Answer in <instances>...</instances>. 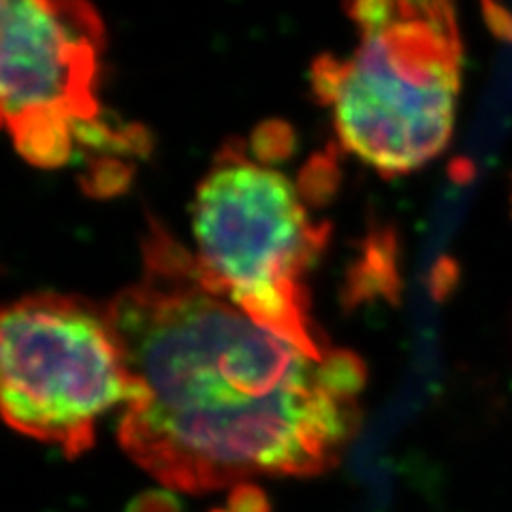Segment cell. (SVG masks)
<instances>
[{
	"instance_id": "52a82bcc",
	"label": "cell",
	"mask_w": 512,
	"mask_h": 512,
	"mask_svg": "<svg viewBox=\"0 0 512 512\" xmlns=\"http://www.w3.org/2000/svg\"><path fill=\"white\" fill-rule=\"evenodd\" d=\"M229 512H271L265 491L254 483H242L231 489Z\"/></svg>"
},
{
	"instance_id": "6da1fadb",
	"label": "cell",
	"mask_w": 512,
	"mask_h": 512,
	"mask_svg": "<svg viewBox=\"0 0 512 512\" xmlns=\"http://www.w3.org/2000/svg\"><path fill=\"white\" fill-rule=\"evenodd\" d=\"M141 254L137 280L105 306L137 382L124 453L186 493L333 468L359 425L361 359L344 348L316 359L261 327L158 222Z\"/></svg>"
},
{
	"instance_id": "3957f363",
	"label": "cell",
	"mask_w": 512,
	"mask_h": 512,
	"mask_svg": "<svg viewBox=\"0 0 512 512\" xmlns=\"http://www.w3.org/2000/svg\"><path fill=\"white\" fill-rule=\"evenodd\" d=\"M190 227L207 284L310 357L329 355L308 288L325 224L312 220L295 182L269 156L229 143L195 190Z\"/></svg>"
},
{
	"instance_id": "7a4b0ae2",
	"label": "cell",
	"mask_w": 512,
	"mask_h": 512,
	"mask_svg": "<svg viewBox=\"0 0 512 512\" xmlns=\"http://www.w3.org/2000/svg\"><path fill=\"white\" fill-rule=\"evenodd\" d=\"M348 56H323L312 84L342 148L395 178L438 158L453 137L463 43L455 0H346Z\"/></svg>"
},
{
	"instance_id": "5b68a950",
	"label": "cell",
	"mask_w": 512,
	"mask_h": 512,
	"mask_svg": "<svg viewBox=\"0 0 512 512\" xmlns=\"http://www.w3.org/2000/svg\"><path fill=\"white\" fill-rule=\"evenodd\" d=\"M0 105L15 150L62 169L114 139L99 99L103 22L88 0H0Z\"/></svg>"
},
{
	"instance_id": "277c9868",
	"label": "cell",
	"mask_w": 512,
	"mask_h": 512,
	"mask_svg": "<svg viewBox=\"0 0 512 512\" xmlns=\"http://www.w3.org/2000/svg\"><path fill=\"white\" fill-rule=\"evenodd\" d=\"M0 393L9 427L73 459L94 444L105 414L133 402L137 382L107 308L41 293L3 312Z\"/></svg>"
},
{
	"instance_id": "8992f818",
	"label": "cell",
	"mask_w": 512,
	"mask_h": 512,
	"mask_svg": "<svg viewBox=\"0 0 512 512\" xmlns=\"http://www.w3.org/2000/svg\"><path fill=\"white\" fill-rule=\"evenodd\" d=\"M126 512H184V508L171 489H150L133 498Z\"/></svg>"
}]
</instances>
